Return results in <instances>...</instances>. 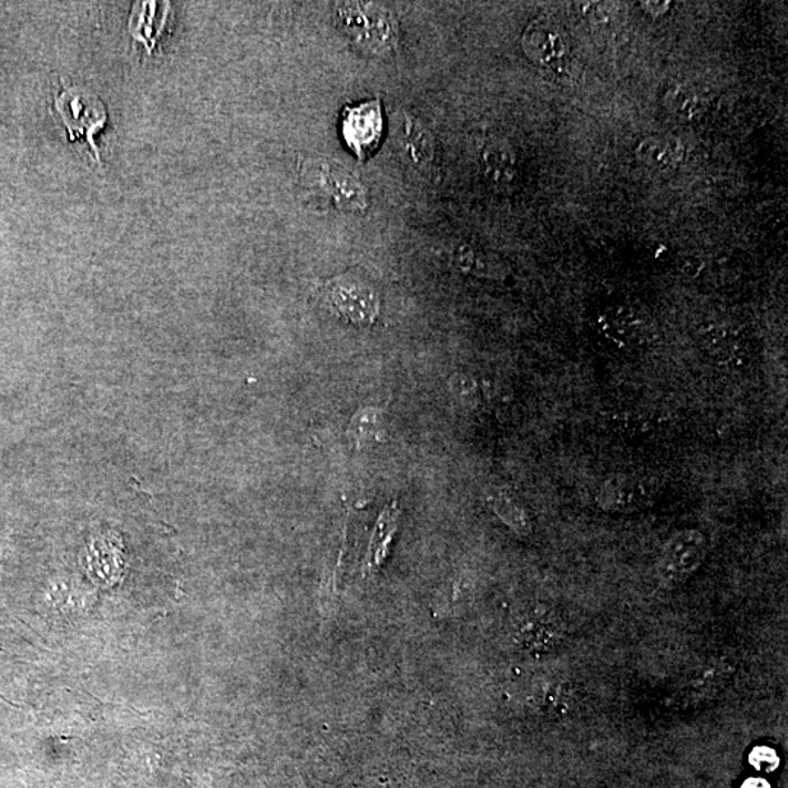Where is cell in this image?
<instances>
[{
    "label": "cell",
    "mask_w": 788,
    "mask_h": 788,
    "mask_svg": "<svg viewBox=\"0 0 788 788\" xmlns=\"http://www.w3.org/2000/svg\"><path fill=\"white\" fill-rule=\"evenodd\" d=\"M338 22L354 44L372 54L391 53L398 48V21L389 9L377 3H345Z\"/></svg>",
    "instance_id": "cell-1"
},
{
    "label": "cell",
    "mask_w": 788,
    "mask_h": 788,
    "mask_svg": "<svg viewBox=\"0 0 788 788\" xmlns=\"http://www.w3.org/2000/svg\"><path fill=\"white\" fill-rule=\"evenodd\" d=\"M707 547V538L699 530L686 529L673 534L658 556V582L666 589L688 582L704 564Z\"/></svg>",
    "instance_id": "cell-2"
},
{
    "label": "cell",
    "mask_w": 788,
    "mask_h": 788,
    "mask_svg": "<svg viewBox=\"0 0 788 788\" xmlns=\"http://www.w3.org/2000/svg\"><path fill=\"white\" fill-rule=\"evenodd\" d=\"M57 109L66 124L69 137L78 140L85 137L96 160L100 161V151L96 150L94 136L108 122L104 104L99 96L85 88H64L58 96Z\"/></svg>",
    "instance_id": "cell-3"
},
{
    "label": "cell",
    "mask_w": 788,
    "mask_h": 788,
    "mask_svg": "<svg viewBox=\"0 0 788 788\" xmlns=\"http://www.w3.org/2000/svg\"><path fill=\"white\" fill-rule=\"evenodd\" d=\"M326 294L338 315L354 325H372L379 317V295L366 280L339 276L326 284Z\"/></svg>",
    "instance_id": "cell-4"
},
{
    "label": "cell",
    "mask_w": 788,
    "mask_h": 788,
    "mask_svg": "<svg viewBox=\"0 0 788 788\" xmlns=\"http://www.w3.org/2000/svg\"><path fill=\"white\" fill-rule=\"evenodd\" d=\"M515 639L533 653H551L565 638V624L560 613L546 605L528 606L514 625Z\"/></svg>",
    "instance_id": "cell-5"
},
{
    "label": "cell",
    "mask_w": 788,
    "mask_h": 788,
    "mask_svg": "<svg viewBox=\"0 0 788 788\" xmlns=\"http://www.w3.org/2000/svg\"><path fill=\"white\" fill-rule=\"evenodd\" d=\"M700 348L714 366L726 370H739L748 367L754 358L750 338L739 327L716 323L700 330Z\"/></svg>",
    "instance_id": "cell-6"
},
{
    "label": "cell",
    "mask_w": 788,
    "mask_h": 788,
    "mask_svg": "<svg viewBox=\"0 0 788 788\" xmlns=\"http://www.w3.org/2000/svg\"><path fill=\"white\" fill-rule=\"evenodd\" d=\"M656 495L657 488L648 479L616 474L603 482L596 501L606 513L631 514L647 509Z\"/></svg>",
    "instance_id": "cell-7"
},
{
    "label": "cell",
    "mask_w": 788,
    "mask_h": 788,
    "mask_svg": "<svg viewBox=\"0 0 788 788\" xmlns=\"http://www.w3.org/2000/svg\"><path fill=\"white\" fill-rule=\"evenodd\" d=\"M382 129H385V122H382L379 100L366 101L355 108L345 109L342 114L344 140L359 160L366 158L379 146Z\"/></svg>",
    "instance_id": "cell-8"
},
{
    "label": "cell",
    "mask_w": 788,
    "mask_h": 788,
    "mask_svg": "<svg viewBox=\"0 0 788 788\" xmlns=\"http://www.w3.org/2000/svg\"><path fill=\"white\" fill-rule=\"evenodd\" d=\"M313 186L325 193L336 207L362 212L368 205L366 187L347 170L334 163H321L311 168Z\"/></svg>",
    "instance_id": "cell-9"
},
{
    "label": "cell",
    "mask_w": 788,
    "mask_h": 788,
    "mask_svg": "<svg viewBox=\"0 0 788 788\" xmlns=\"http://www.w3.org/2000/svg\"><path fill=\"white\" fill-rule=\"evenodd\" d=\"M525 57L539 66H555L569 53L565 32L551 18H538L523 32Z\"/></svg>",
    "instance_id": "cell-10"
},
{
    "label": "cell",
    "mask_w": 788,
    "mask_h": 788,
    "mask_svg": "<svg viewBox=\"0 0 788 788\" xmlns=\"http://www.w3.org/2000/svg\"><path fill=\"white\" fill-rule=\"evenodd\" d=\"M597 327L617 347H633L642 342L645 335L643 317L626 306L606 307L597 316Z\"/></svg>",
    "instance_id": "cell-11"
},
{
    "label": "cell",
    "mask_w": 788,
    "mask_h": 788,
    "mask_svg": "<svg viewBox=\"0 0 788 788\" xmlns=\"http://www.w3.org/2000/svg\"><path fill=\"white\" fill-rule=\"evenodd\" d=\"M399 145L409 165L419 172H431L434 163V141L418 119L403 114L400 122Z\"/></svg>",
    "instance_id": "cell-12"
},
{
    "label": "cell",
    "mask_w": 788,
    "mask_h": 788,
    "mask_svg": "<svg viewBox=\"0 0 788 788\" xmlns=\"http://www.w3.org/2000/svg\"><path fill=\"white\" fill-rule=\"evenodd\" d=\"M481 167L491 183L497 186H510L518 177V156L504 142H490L482 150Z\"/></svg>",
    "instance_id": "cell-13"
},
{
    "label": "cell",
    "mask_w": 788,
    "mask_h": 788,
    "mask_svg": "<svg viewBox=\"0 0 788 788\" xmlns=\"http://www.w3.org/2000/svg\"><path fill=\"white\" fill-rule=\"evenodd\" d=\"M638 160L658 172L679 167L685 158V147L680 141L669 136H652L637 147Z\"/></svg>",
    "instance_id": "cell-14"
},
{
    "label": "cell",
    "mask_w": 788,
    "mask_h": 788,
    "mask_svg": "<svg viewBox=\"0 0 788 788\" xmlns=\"http://www.w3.org/2000/svg\"><path fill=\"white\" fill-rule=\"evenodd\" d=\"M487 501L498 518L514 532L523 534V536L530 533L532 524H530L529 515L510 492L502 490V488H490L487 492Z\"/></svg>",
    "instance_id": "cell-15"
},
{
    "label": "cell",
    "mask_w": 788,
    "mask_h": 788,
    "mask_svg": "<svg viewBox=\"0 0 788 788\" xmlns=\"http://www.w3.org/2000/svg\"><path fill=\"white\" fill-rule=\"evenodd\" d=\"M663 104L673 116L686 120V122L699 119L700 114L707 109L703 96L695 92L693 88L685 85L669 88L665 96H663Z\"/></svg>",
    "instance_id": "cell-16"
},
{
    "label": "cell",
    "mask_w": 788,
    "mask_h": 788,
    "mask_svg": "<svg viewBox=\"0 0 788 788\" xmlns=\"http://www.w3.org/2000/svg\"><path fill=\"white\" fill-rule=\"evenodd\" d=\"M161 12L160 4L156 2L142 3L141 11L136 13V18L131 21V32L137 41H142L152 52L163 31L165 17L158 18Z\"/></svg>",
    "instance_id": "cell-17"
},
{
    "label": "cell",
    "mask_w": 788,
    "mask_h": 788,
    "mask_svg": "<svg viewBox=\"0 0 788 788\" xmlns=\"http://www.w3.org/2000/svg\"><path fill=\"white\" fill-rule=\"evenodd\" d=\"M349 437L358 447L382 441L385 423H382L380 410L368 408L355 415L352 422H350Z\"/></svg>",
    "instance_id": "cell-18"
},
{
    "label": "cell",
    "mask_w": 788,
    "mask_h": 788,
    "mask_svg": "<svg viewBox=\"0 0 788 788\" xmlns=\"http://www.w3.org/2000/svg\"><path fill=\"white\" fill-rule=\"evenodd\" d=\"M447 259L456 270L462 272V274L485 276V278H492V274H494L490 260L485 256L479 255L474 248L467 246V244L447 252Z\"/></svg>",
    "instance_id": "cell-19"
},
{
    "label": "cell",
    "mask_w": 788,
    "mask_h": 788,
    "mask_svg": "<svg viewBox=\"0 0 788 788\" xmlns=\"http://www.w3.org/2000/svg\"><path fill=\"white\" fill-rule=\"evenodd\" d=\"M453 393L460 400L464 408L474 409L479 405V390L477 381L472 377L459 375L451 380Z\"/></svg>",
    "instance_id": "cell-20"
},
{
    "label": "cell",
    "mask_w": 788,
    "mask_h": 788,
    "mask_svg": "<svg viewBox=\"0 0 788 788\" xmlns=\"http://www.w3.org/2000/svg\"><path fill=\"white\" fill-rule=\"evenodd\" d=\"M750 764L759 771L771 772L778 767V757L772 749L757 748L750 754Z\"/></svg>",
    "instance_id": "cell-21"
},
{
    "label": "cell",
    "mask_w": 788,
    "mask_h": 788,
    "mask_svg": "<svg viewBox=\"0 0 788 788\" xmlns=\"http://www.w3.org/2000/svg\"><path fill=\"white\" fill-rule=\"evenodd\" d=\"M643 7L645 11L652 13L654 17H661L663 13L669 11V2H644Z\"/></svg>",
    "instance_id": "cell-22"
},
{
    "label": "cell",
    "mask_w": 788,
    "mask_h": 788,
    "mask_svg": "<svg viewBox=\"0 0 788 788\" xmlns=\"http://www.w3.org/2000/svg\"><path fill=\"white\" fill-rule=\"evenodd\" d=\"M741 788H771L763 778H750Z\"/></svg>",
    "instance_id": "cell-23"
}]
</instances>
